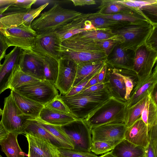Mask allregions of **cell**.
<instances>
[{
  "label": "cell",
  "instance_id": "obj_7",
  "mask_svg": "<svg viewBox=\"0 0 157 157\" xmlns=\"http://www.w3.org/2000/svg\"><path fill=\"white\" fill-rule=\"evenodd\" d=\"M0 33L5 38L9 47L14 46L23 50H33L38 35L31 26L25 25L0 28Z\"/></svg>",
  "mask_w": 157,
  "mask_h": 157
},
{
  "label": "cell",
  "instance_id": "obj_12",
  "mask_svg": "<svg viewBox=\"0 0 157 157\" xmlns=\"http://www.w3.org/2000/svg\"><path fill=\"white\" fill-rule=\"evenodd\" d=\"M62 42L54 32L38 35L33 47V51L58 61L60 57Z\"/></svg>",
  "mask_w": 157,
  "mask_h": 157
},
{
  "label": "cell",
  "instance_id": "obj_28",
  "mask_svg": "<svg viewBox=\"0 0 157 157\" xmlns=\"http://www.w3.org/2000/svg\"><path fill=\"white\" fill-rule=\"evenodd\" d=\"M111 151L116 157H143L145 148L124 139L121 140Z\"/></svg>",
  "mask_w": 157,
  "mask_h": 157
},
{
  "label": "cell",
  "instance_id": "obj_61",
  "mask_svg": "<svg viewBox=\"0 0 157 157\" xmlns=\"http://www.w3.org/2000/svg\"><path fill=\"white\" fill-rule=\"evenodd\" d=\"M1 60H0V67H1L2 66V64H1Z\"/></svg>",
  "mask_w": 157,
  "mask_h": 157
},
{
  "label": "cell",
  "instance_id": "obj_60",
  "mask_svg": "<svg viewBox=\"0 0 157 157\" xmlns=\"http://www.w3.org/2000/svg\"><path fill=\"white\" fill-rule=\"evenodd\" d=\"M2 110L1 109L0 107V117L2 115Z\"/></svg>",
  "mask_w": 157,
  "mask_h": 157
},
{
  "label": "cell",
  "instance_id": "obj_30",
  "mask_svg": "<svg viewBox=\"0 0 157 157\" xmlns=\"http://www.w3.org/2000/svg\"><path fill=\"white\" fill-rule=\"evenodd\" d=\"M87 20L97 29L111 32L117 30L130 23L96 16L92 13L88 14Z\"/></svg>",
  "mask_w": 157,
  "mask_h": 157
},
{
  "label": "cell",
  "instance_id": "obj_49",
  "mask_svg": "<svg viewBox=\"0 0 157 157\" xmlns=\"http://www.w3.org/2000/svg\"><path fill=\"white\" fill-rule=\"evenodd\" d=\"M106 88V85L104 82L98 83L86 89L80 93H94L99 91Z\"/></svg>",
  "mask_w": 157,
  "mask_h": 157
},
{
  "label": "cell",
  "instance_id": "obj_47",
  "mask_svg": "<svg viewBox=\"0 0 157 157\" xmlns=\"http://www.w3.org/2000/svg\"><path fill=\"white\" fill-rule=\"evenodd\" d=\"M37 1L36 0H16L12 5L21 9L29 10L31 9L32 6Z\"/></svg>",
  "mask_w": 157,
  "mask_h": 157
},
{
  "label": "cell",
  "instance_id": "obj_20",
  "mask_svg": "<svg viewBox=\"0 0 157 157\" xmlns=\"http://www.w3.org/2000/svg\"><path fill=\"white\" fill-rule=\"evenodd\" d=\"M107 65L104 81L111 96L124 102H127L125 83L122 78L114 71L111 67Z\"/></svg>",
  "mask_w": 157,
  "mask_h": 157
},
{
  "label": "cell",
  "instance_id": "obj_41",
  "mask_svg": "<svg viewBox=\"0 0 157 157\" xmlns=\"http://www.w3.org/2000/svg\"><path fill=\"white\" fill-rule=\"evenodd\" d=\"M60 156L64 157H98L91 152L77 151L73 149L58 148Z\"/></svg>",
  "mask_w": 157,
  "mask_h": 157
},
{
  "label": "cell",
  "instance_id": "obj_40",
  "mask_svg": "<svg viewBox=\"0 0 157 157\" xmlns=\"http://www.w3.org/2000/svg\"><path fill=\"white\" fill-rule=\"evenodd\" d=\"M95 141L92 142L91 152L96 155H102L111 151L120 141Z\"/></svg>",
  "mask_w": 157,
  "mask_h": 157
},
{
  "label": "cell",
  "instance_id": "obj_22",
  "mask_svg": "<svg viewBox=\"0 0 157 157\" xmlns=\"http://www.w3.org/2000/svg\"><path fill=\"white\" fill-rule=\"evenodd\" d=\"M88 14L82 13L54 31L62 42L75 34L86 31L85 23Z\"/></svg>",
  "mask_w": 157,
  "mask_h": 157
},
{
  "label": "cell",
  "instance_id": "obj_39",
  "mask_svg": "<svg viewBox=\"0 0 157 157\" xmlns=\"http://www.w3.org/2000/svg\"><path fill=\"white\" fill-rule=\"evenodd\" d=\"M149 142L145 148V157H157V125L148 130Z\"/></svg>",
  "mask_w": 157,
  "mask_h": 157
},
{
  "label": "cell",
  "instance_id": "obj_53",
  "mask_svg": "<svg viewBox=\"0 0 157 157\" xmlns=\"http://www.w3.org/2000/svg\"><path fill=\"white\" fill-rule=\"evenodd\" d=\"M99 72L89 80L88 82L80 93L86 89L98 83V76Z\"/></svg>",
  "mask_w": 157,
  "mask_h": 157
},
{
  "label": "cell",
  "instance_id": "obj_5",
  "mask_svg": "<svg viewBox=\"0 0 157 157\" xmlns=\"http://www.w3.org/2000/svg\"><path fill=\"white\" fill-rule=\"evenodd\" d=\"M154 25L147 21L130 23L112 32L123 38L124 42L120 44L122 47L135 52L145 43Z\"/></svg>",
  "mask_w": 157,
  "mask_h": 157
},
{
  "label": "cell",
  "instance_id": "obj_29",
  "mask_svg": "<svg viewBox=\"0 0 157 157\" xmlns=\"http://www.w3.org/2000/svg\"><path fill=\"white\" fill-rule=\"evenodd\" d=\"M73 40H89L99 41L107 39H113L118 41L121 43L124 42L123 38L112 32L95 29L85 31L75 34L69 38Z\"/></svg>",
  "mask_w": 157,
  "mask_h": 157
},
{
  "label": "cell",
  "instance_id": "obj_43",
  "mask_svg": "<svg viewBox=\"0 0 157 157\" xmlns=\"http://www.w3.org/2000/svg\"><path fill=\"white\" fill-rule=\"evenodd\" d=\"M118 2L127 6L137 10H140L146 5L157 2V0H117Z\"/></svg>",
  "mask_w": 157,
  "mask_h": 157
},
{
  "label": "cell",
  "instance_id": "obj_24",
  "mask_svg": "<svg viewBox=\"0 0 157 157\" xmlns=\"http://www.w3.org/2000/svg\"><path fill=\"white\" fill-rule=\"evenodd\" d=\"M105 63V61H87L77 64L76 77L72 87L90 79L100 70Z\"/></svg>",
  "mask_w": 157,
  "mask_h": 157
},
{
  "label": "cell",
  "instance_id": "obj_25",
  "mask_svg": "<svg viewBox=\"0 0 157 157\" xmlns=\"http://www.w3.org/2000/svg\"><path fill=\"white\" fill-rule=\"evenodd\" d=\"M29 148L43 157H60L58 148L54 145L29 135H25Z\"/></svg>",
  "mask_w": 157,
  "mask_h": 157
},
{
  "label": "cell",
  "instance_id": "obj_8",
  "mask_svg": "<svg viewBox=\"0 0 157 157\" xmlns=\"http://www.w3.org/2000/svg\"><path fill=\"white\" fill-rule=\"evenodd\" d=\"M13 90L44 105L59 94L55 86L46 80L32 83Z\"/></svg>",
  "mask_w": 157,
  "mask_h": 157
},
{
  "label": "cell",
  "instance_id": "obj_54",
  "mask_svg": "<svg viewBox=\"0 0 157 157\" xmlns=\"http://www.w3.org/2000/svg\"><path fill=\"white\" fill-rule=\"evenodd\" d=\"M9 132L6 130L0 121V143L7 137Z\"/></svg>",
  "mask_w": 157,
  "mask_h": 157
},
{
  "label": "cell",
  "instance_id": "obj_52",
  "mask_svg": "<svg viewBox=\"0 0 157 157\" xmlns=\"http://www.w3.org/2000/svg\"><path fill=\"white\" fill-rule=\"evenodd\" d=\"M107 65L106 63L103 65L98 73V82L101 83L104 82L107 69Z\"/></svg>",
  "mask_w": 157,
  "mask_h": 157
},
{
  "label": "cell",
  "instance_id": "obj_50",
  "mask_svg": "<svg viewBox=\"0 0 157 157\" xmlns=\"http://www.w3.org/2000/svg\"><path fill=\"white\" fill-rule=\"evenodd\" d=\"M9 47L5 38L0 33V60L5 57L6 51Z\"/></svg>",
  "mask_w": 157,
  "mask_h": 157
},
{
  "label": "cell",
  "instance_id": "obj_64",
  "mask_svg": "<svg viewBox=\"0 0 157 157\" xmlns=\"http://www.w3.org/2000/svg\"><path fill=\"white\" fill-rule=\"evenodd\" d=\"M143 157H145V156H144Z\"/></svg>",
  "mask_w": 157,
  "mask_h": 157
},
{
  "label": "cell",
  "instance_id": "obj_46",
  "mask_svg": "<svg viewBox=\"0 0 157 157\" xmlns=\"http://www.w3.org/2000/svg\"><path fill=\"white\" fill-rule=\"evenodd\" d=\"M145 44L149 47L157 51V24L153 26L152 30Z\"/></svg>",
  "mask_w": 157,
  "mask_h": 157
},
{
  "label": "cell",
  "instance_id": "obj_35",
  "mask_svg": "<svg viewBox=\"0 0 157 157\" xmlns=\"http://www.w3.org/2000/svg\"><path fill=\"white\" fill-rule=\"evenodd\" d=\"M111 67L113 70L120 76L124 81L126 89L125 98L127 101L131 91L138 81L137 75L132 70Z\"/></svg>",
  "mask_w": 157,
  "mask_h": 157
},
{
  "label": "cell",
  "instance_id": "obj_23",
  "mask_svg": "<svg viewBox=\"0 0 157 157\" xmlns=\"http://www.w3.org/2000/svg\"><path fill=\"white\" fill-rule=\"evenodd\" d=\"M10 94L19 108L25 114L33 118H38L44 105L21 94L13 90Z\"/></svg>",
  "mask_w": 157,
  "mask_h": 157
},
{
  "label": "cell",
  "instance_id": "obj_18",
  "mask_svg": "<svg viewBox=\"0 0 157 157\" xmlns=\"http://www.w3.org/2000/svg\"><path fill=\"white\" fill-rule=\"evenodd\" d=\"M120 44L116 45L107 56L106 63L113 67L133 71L135 52L123 48Z\"/></svg>",
  "mask_w": 157,
  "mask_h": 157
},
{
  "label": "cell",
  "instance_id": "obj_48",
  "mask_svg": "<svg viewBox=\"0 0 157 157\" xmlns=\"http://www.w3.org/2000/svg\"><path fill=\"white\" fill-rule=\"evenodd\" d=\"M90 79L86 80L72 87L69 92L64 95L67 97H70L79 93L81 91Z\"/></svg>",
  "mask_w": 157,
  "mask_h": 157
},
{
  "label": "cell",
  "instance_id": "obj_26",
  "mask_svg": "<svg viewBox=\"0 0 157 157\" xmlns=\"http://www.w3.org/2000/svg\"><path fill=\"white\" fill-rule=\"evenodd\" d=\"M98 8L99 10L95 13L99 14L137 13L145 16L140 10L127 6L118 2L117 0H102Z\"/></svg>",
  "mask_w": 157,
  "mask_h": 157
},
{
  "label": "cell",
  "instance_id": "obj_59",
  "mask_svg": "<svg viewBox=\"0 0 157 157\" xmlns=\"http://www.w3.org/2000/svg\"><path fill=\"white\" fill-rule=\"evenodd\" d=\"M10 6H8L5 7L0 9V17L2 15V16L4 12Z\"/></svg>",
  "mask_w": 157,
  "mask_h": 157
},
{
  "label": "cell",
  "instance_id": "obj_34",
  "mask_svg": "<svg viewBox=\"0 0 157 157\" xmlns=\"http://www.w3.org/2000/svg\"><path fill=\"white\" fill-rule=\"evenodd\" d=\"M92 13L95 16L102 17L131 23H137L147 21L153 25L157 24L152 22L146 16L137 13H118L110 15L99 14L96 13Z\"/></svg>",
  "mask_w": 157,
  "mask_h": 157
},
{
  "label": "cell",
  "instance_id": "obj_3",
  "mask_svg": "<svg viewBox=\"0 0 157 157\" xmlns=\"http://www.w3.org/2000/svg\"><path fill=\"white\" fill-rule=\"evenodd\" d=\"M126 110V102L110 96L84 120L91 130L104 125L124 123Z\"/></svg>",
  "mask_w": 157,
  "mask_h": 157
},
{
  "label": "cell",
  "instance_id": "obj_4",
  "mask_svg": "<svg viewBox=\"0 0 157 157\" xmlns=\"http://www.w3.org/2000/svg\"><path fill=\"white\" fill-rule=\"evenodd\" d=\"M82 13L55 3L48 10L40 14L38 18L33 21L31 27L37 35L54 32Z\"/></svg>",
  "mask_w": 157,
  "mask_h": 157
},
{
  "label": "cell",
  "instance_id": "obj_6",
  "mask_svg": "<svg viewBox=\"0 0 157 157\" xmlns=\"http://www.w3.org/2000/svg\"><path fill=\"white\" fill-rule=\"evenodd\" d=\"M60 127L71 140L73 149L91 152V131L84 119H76Z\"/></svg>",
  "mask_w": 157,
  "mask_h": 157
},
{
  "label": "cell",
  "instance_id": "obj_57",
  "mask_svg": "<svg viewBox=\"0 0 157 157\" xmlns=\"http://www.w3.org/2000/svg\"><path fill=\"white\" fill-rule=\"evenodd\" d=\"M28 156V157H43L29 148Z\"/></svg>",
  "mask_w": 157,
  "mask_h": 157
},
{
  "label": "cell",
  "instance_id": "obj_63",
  "mask_svg": "<svg viewBox=\"0 0 157 157\" xmlns=\"http://www.w3.org/2000/svg\"><path fill=\"white\" fill-rule=\"evenodd\" d=\"M60 157H63V156H60Z\"/></svg>",
  "mask_w": 157,
  "mask_h": 157
},
{
  "label": "cell",
  "instance_id": "obj_27",
  "mask_svg": "<svg viewBox=\"0 0 157 157\" xmlns=\"http://www.w3.org/2000/svg\"><path fill=\"white\" fill-rule=\"evenodd\" d=\"M46 123L55 125L62 126L76 119L71 113H66L44 107L38 118Z\"/></svg>",
  "mask_w": 157,
  "mask_h": 157
},
{
  "label": "cell",
  "instance_id": "obj_42",
  "mask_svg": "<svg viewBox=\"0 0 157 157\" xmlns=\"http://www.w3.org/2000/svg\"><path fill=\"white\" fill-rule=\"evenodd\" d=\"M44 107L63 113H71L69 109L63 101L59 94L45 104Z\"/></svg>",
  "mask_w": 157,
  "mask_h": 157
},
{
  "label": "cell",
  "instance_id": "obj_16",
  "mask_svg": "<svg viewBox=\"0 0 157 157\" xmlns=\"http://www.w3.org/2000/svg\"><path fill=\"white\" fill-rule=\"evenodd\" d=\"M157 84V65L156 64L151 74L138 81L131 91L126 102V108L134 105L147 96L150 95Z\"/></svg>",
  "mask_w": 157,
  "mask_h": 157
},
{
  "label": "cell",
  "instance_id": "obj_21",
  "mask_svg": "<svg viewBox=\"0 0 157 157\" xmlns=\"http://www.w3.org/2000/svg\"><path fill=\"white\" fill-rule=\"evenodd\" d=\"M148 132L147 126L140 118L131 126L127 127L124 139L145 148L149 144Z\"/></svg>",
  "mask_w": 157,
  "mask_h": 157
},
{
  "label": "cell",
  "instance_id": "obj_36",
  "mask_svg": "<svg viewBox=\"0 0 157 157\" xmlns=\"http://www.w3.org/2000/svg\"><path fill=\"white\" fill-rule=\"evenodd\" d=\"M145 97L131 107L127 109L124 123L128 127L141 118V113L148 96Z\"/></svg>",
  "mask_w": 157,
  "mask_h": 157
},
{
  "label": "cell",
  "instance_id": "obj_33",
  "mask_svg": "<svg viewBox=\"0 0 157 157\" xmlns=\"http://www.w3.org/2000/svg\"><path fill=\"white\" fill-rule=\"evenodd\" d=\"M150 95L145 103L141 117L148 129L157 125V105L153 101Z\"/></svg>",
  "mask_w": 157,
  "mask_h": 157
},
{
  "label": "cell",
  "instance_id": "obj_19",
  "mask_svg": "<svg viewBox=\"0 0 157 157\" xmlns=\"http://www.w3.org/2000/svg\"><path fill=\"white\" fill-rule=\"evenodd\" d=\"M22 134L29 135L40 139L54 145L58 148L69 149L67 145L43 128L35 118H29L26 121L22 128Z\"/></svg>",
  "mask_w": 157,
  "mask_h": 157
},
{
  "label": "cell",
  "instance_id": "obj_2",
  "mask_svg": "<svg viewBox=\"0 0 157 157\" xmlns=\"http://www.w3.org/2000/svg\"><path fill=\"white\" fill-rule=\"evenodd\" d=\"M60 96L71 113L76 119H82L86 118L111 96L106 88L97 92L79 93L70 97Z\"/></svg>",
  "mask_w": 157,
  "mask_h": 157
},
{
  "label": "cell",
  "instance_id": "obj_62",
  "mask_svg": "<svg viewBox=\"0 0 157 157\" xmlns=\"http://www.w3.org/2000/svg\"><path fill=\"white\" fill-rule=\"evenodd\" d=\"M0 157H2V156L0 154Z\"/></svg>",
  "mask_w": 157,
  "mask_h": 157
},
{
  "label": "cell",
  "instance_id": "obj_31",
  "mask_svg": "<svg viewBox=\"0 0 157 157\" xmlns=\"http://www.w3.org/2000/svg\"><path fill=\"white\" fill-rule=\"evenodd\" d=\"M18 133L9 132L7 137L0 143L2 151L7 157H25L18 144Z\"/></svg>",
  "mask_w": 157,
  "mask_h": 157
},
{
  "label": "cell",
  "instance_id": "obj_9",
  "mask_svg": "<svg viewBox=\"0 0 157 157\" xmlns=\"http://www.w3.org/2000/svg\"><path fill=\"white\" fill-rule=\"evenodd\" d=\"M1 116V121L6 130L9 132L19 134H21L23 126L26 121L32 118L22 112L10 94L5 98Z\"/></svg>",
  "mask_w": 157,
  "mask_h": 157
},
{
  "label": "cell",
  "instance_id": "obj_13",
  "mask_svg": "<svg viewBox=\"0 0 157 157\" xmlns=\"http://www.w3.org/2000/svg\"><path fill=\"white\" fill-rule=\"evenodd\" d=\"M49 4L47 2L39 7L29 10H24L6 15L0 17V28L17 27L22 25L31 26L34 20Z\"/></svg>",
  "mask_w": 157,
  "mask_h": 157
},
{
  "label": "cell",
  "instance_id": "obj_56",
  "mask_svg": "<svg viewBox=\"0 0 157 157\" xmlns=\"http://www.w3.org/2000/svg\"><path fill=\"white\" fill-rule=\"evenodd\" d=\"M150 96L155 103L157 105V89L156 86L152 92Z\"/></svg>",
  "mask_w": 157,
  "mask_h": 157
},
{
  "label": "cell",
  "instance_id": "obj_1",
  "mask_svg": "<svg viewBox=\"0 0 157 157\" xmlns=\"http://www.w3.org/2000/svg\"><path fill=\"white\" fill-rule=\"evenodd\" d=\"M60 52V57L71 59L77 64L87 61L106 62L107 58L96 41L89 40L67 39L62 42Z\"/></svg>",
  "mask_w": 157,
  "mask_h": 157
},
{
  "label": "cell",
  "instance_id": "obj_10",
  "mask_svg": "<svg viewBox=\"0 0 157 157\" xmlns=\"http://www.w3.org/2000/svg\"><path fill=\"white\" fill-rule=\"evenodd\" d=\"M157 51L145 44L135 52L133 70L137 75L138 81L149 76L157 63Z\"/></svg>",
  "mask_w": 157,
  "mask_h": 157
},
{
  "label": "cell",
  "instance_id": "obj_38",
  "mask_svg": "<svg viewBox=\"0 0 157 157\" xmlns=\"http://www.w3.org/2000/svg\"><path fill=\"white\" fill-rule=\"evenodd\" d=\"M39 124L55 137L67 145L70 149H73L74 146L68 137L61 128L60 126L50 124L35 118Z\"/></svg>",
  "mask_w": 157,
  "mask_h": 157
},
{
  "label": "cell",
  "instance_id": "obj_15",
  "mask_svg": "<svg viewBox=\"0 0 157 157\" xmlns=\"http://www.w3.org/2000/svg\"><path fill=\"white\" fill-rule=\"evenodd\" d=\"M19 66L23 72L40 81L45 80L43 62L37 52L23 50Z\"/></svg>",
  "mask_w": 157,
  "mask_h": 157
},
{
  "label": "cell",
  "instance_id": "obj_37",
  "mask_svg": "<svg viewBox=\"0 0 157 157\" xmlns=\"http://www.w3.org/2000/svg\"><path fill=\"white\" fill-rule=\"evenodd\" d=\"M40 81V80L23 72L18 66L13 74L9 89L11 90L14 89Z\"/></svg>",
  "mask_w": 157,
  "mask_h": 157
},
{
  "label": "cell",
  "instance_id": "obj_32",
  "mask_svg": "<svg viewBox=\"0 0 157 157\" xmlns=\"http://www.w3.org/2000/svg\"><path fill=\"white\" fill-rule=\"evenodd\" d=\"M38 53L43 62L45 80L55 85L59 71L58 61L52 58Z\"/></svg>",
  "mask_w": 157,
  "mask_h": 157
},
{
  "label": "cell",
  "instance_id": "obj_11",
  "mask_svg": "<svg viewBox=\"0 0 157 157\" xmlns=\"http://www.w3.org/2000/svg\"><path fill=\"white\" fill-rule=\"evenodd\" d=\"M59 71L55 86L65 95L72 88L76 75L77 64L68 59L60 57L58 60Z\"/></svg>",
  "mask_w": 157,
  "mask_h": 157
},
{
  "label": "cell",
  "instance_id": "obj_55",
  "mask_svg": "<svg viewBox=\"0 0 157 157\" xmlns=\"http://www.w3.org/2000/svg\"><path fill=\"white\" fill-rule=\"evenodd\" d=\"M16 0H0V9L13 4Z\"/></svg>",
  "mask_w": 157,
  "mask_h": 157
},
{
  "label": "cell",
  "instance_id": "obj_44",
  "mask_svg": "<svg viewBox=\"0 0 157 157\" xmlns=\"http://www.w3.org/2000/svg\"><path fill=\"white\" fill-rule=\"evenodd\" d=\"M140 10L152 21L153 20L154 23H157V2L144 6L142 7Z\"/></svg>",
  "mask_w": 157,
  "mask_h": 157
},
{
  "label": "cell",
  "instance_id": "obj_58",
  "mask_svg": "<svg viewBox=\"0 0 157 157\" xmlns=\"http://www.w3.org/2000/svg\"><path fill=\"white\" fill-rule=\"evenodd\" d=\"M98 157H116L111 152L109 151L107 153L98 156Z\"/></svg>",
  "mask_w": 157,
  "mask_h": 157
},
{
  "label": "cell",
  "instance_id": "obj_14",
  "mask_svg": "<svg viewBox=\"0 0 157 157\" xmlns=\"http://www.w3.org/2000/svg\"><path fill=\"white\" fill-rule=\"evenodd\" d=\"M23 50L15 47L5 56V59L0 67V95L5 90L9 89L13 74L18 66L20 58Z\"/></svg>",
  "mask_w": 157,
  "mask_h": 157
},
{
  "label": "cell",
  "instance_id": "obj_45",
  "mask_svg": "<svg viewBox=\"0 0 157 157\" xmlns=\"http://www.w3.org/2000/svg\"><path fill=\"white\" fill-rule=\"evenodd\" d=\"M96 42L98 45L104 50L107 56L116 45L121 43L118 41L111 39L97 41Z\"/></svg>",
  "mask_w": 157,
  "mask_h": 157
},
{
  "label": "cell",
  "instance_id": "obj_17",
  "mask_svg": "<svg viewBox=\"0 0 157 157\" xmlns=\"http://www.w3.org/2000/svg\"><path fill=\"white\" fill-rule=\"evenodd\" d=\"M127 128L124 123L105 124L93 128L91 130L92 142L121 141L124 139Z\"/></svg>",
  "mask_w": 157,
  "mask_h": 157
},
{
  "label": "cell",
  "instance_id": "obj_51",
  "mask_svg": "<svg viewBox=\"0 0 157 157\" xmlns=\"http://www.w3.org/2000/svg\"><path fill=\"white\" fill-rule=\"evenodd\" d=\"M75 6H82L96 4L94 0H71Z\"/></svg>",
  "mask_w": 157,
  "mask_h": 157
}]
</instances>
